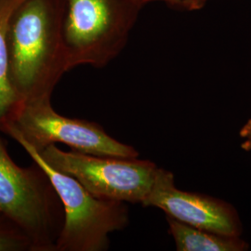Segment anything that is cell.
I'll list each match as a JSON object with an SVG mask.
<instances>
[{"label": "cell", "mask_w": 251, "mask_h": 251, "mask_svg": "<svg viewBox=\"0 0 251 251\" xmlns=\"http://www.w3.org/2000/svg\"><path fill=\"white\" fill-rule=\"evenodd\" d=\"M63 0H23L9 19V75L19 101L51 97L68 72Z\"/></svg>", "instance_id": "6da1fadb"}, {"label": "cell", "mask_w": 251, "mask_h": 251, "mask_svg": "<svg viewBox=\"0 0 251 251\" xmlns=\"http://www.w3.org/2000/svg\"><path fill=\"white\" fill-rule=\"evenodd\" d=\"M145 5L141 0H63V43L68 71L102 68L124 50Z\"/></svg>", "instance_id": "7a4b0ae2"}, {"label": "cell", "mask_w": 251, "mask_h": 251, "mask_svg": "<svg viewBox=\"0 0 251 251\" xmlns=\"http://www.w3.org/2000/svg\"><path fill=\"white\" fill-rule=\"evenodd\" d=\"M0 216L25 233L33 251H55L63 207L53 184L36 162L22 168L0 140Z\"/></svg>", "instance_id": "3957f363"}, {"label": "cell", "mask_w": 251, "mask_h": 251, "mask_svg": "<svg viewBox=\"0 0 251 251\" xmlns=\"http://www.w3.org/2000/svg\"><path fill=\"white\" fill-rule=\"evenodd\" d=\"M0 130L20 145L41 151L63 144L75 152L123 158H137L134 147L118 142L96 122L61 116L51 105V97L19 101L0 124Z\"/></svg>", "instance_id": "277c9868"}, {"label": "cell", "mask_w": 251, "mask_h": 251, "mask_svg": "<svg viewBox=\"0 0 251 251\" xmlns=\"http://www.w3.org/2000/svg\"><path fill=\"white\" fill-rule=\"evenodd\" d=\"M22 147L45 171L63 204V227L55 251H107L109 234L129 223L126 203L95 197L77 179L48 165L33 148Z\"/></svg>", "instance_id": "5b68a950"}, {"label": "cell", "mask_w": 251, "mask_h": 251, "mask_svg": "<svg viewBox=\"0 0 251 251\" xmlns=\"http://www.w3.org/2000/svg\"><path fill=\"white\" fill-rule=\"evenodd\" d=\"M35 151L48 165L77 179L95 197L124 203L142 204L151 191L159 169L153 162L138 157L67 152L56 144Z\"/></svg>", "instance_id": "8992f818"}, {"label": "cell", "mask_w": 251, "mask_h": 251, "mask_svg": "<svg viewBox=\"0 0 251 251\" xmlns=\"http://www.w3.org/2000/svg\"><path fill=\"white\" fill-rule=\"evenodd\" d=\"M142 205L157 207L179 222L212 233L235 237L242 233L239 216L232 205L206 195L179 190L173 173L160 168Z\"/></svg>", "instance_id": "52a82bcc"}, {"label": "cell", "mask_w": 251, "mask_h": 251, "mask_svg": "<svg viewBox=\"0 0 251 251\" xmlns=\"http://www.w3.org/2000/svg\"><path fill=\"white\" fill-rule=\"evenodd\" d=\"M169 232L178 251H245L249 244L235 236L212 233L167 216Z\"/></svg>", "instance_id": "ba28073f"}, {"label": "cell", "mask_w": 251, "mask_h": 251, "mask_svg": "<svg viewBox=\"0 0 251 251\" xmlns=\"http://www.w3.org/2000/svg\"><path fill=\"white\" fill-rule=\"evenodd\" d=\"M23 0H0V124L18 104L19 99L9 75V19Z\"/></svg>", "instance_id": "9c48e42d"}, {"label": "cell", "mask_w": 251, "mask_h": 251, "mask_svg": "<svg viewBox=\"0 0 251 251\" xmlns=\"http://www.w3.org/2000/svg\"><path fill=\"white\" fill-rule=\"evenodd\" d=\"M0 251H33L32 243L19 227L0 216Z\"/></svg>", "instance_id": "30bf717a"}, {"label": "cell", "mask_w": 251, "mask_h": 251, "mask_svg": "<svg viewBox=\"0 0 251 251\" xmlns=\"http://www.w3.org/2000/svg\"><path fill=\"white\" fill-rule=\"evenodd\" d=\"M146 6L149 3L159 2L167 5L172 9H177L180 11H198L206 7L211 0H141Z\"/></svg>", "instance_id": "8fae6325"}, {"label": "cell", "mask_w": 251, "mask_h": 251, "mask_svg": "<svg viewBox=\"0 0 251 251\" xmlns=\"http://www.w3.org/2000/svg\"><path fill=\"white\" fill-rule=\"evenodd\" d=\"M239 135L243 139L241 148L247 152H251V118L241 127Z\"/></svg>", "instance_id": "7c38bea8"}]
</instances>
